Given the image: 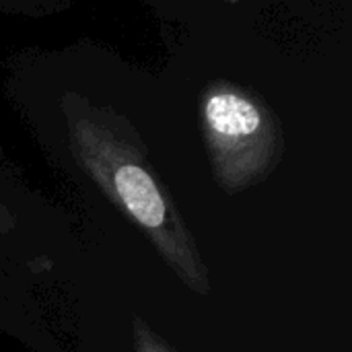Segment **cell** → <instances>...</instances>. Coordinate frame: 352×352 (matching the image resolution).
<instances>
[{
	"label": "cell",
	"instance_id": "obj_1",
	"mask_svg": "<svg viewBox=\"0 0 352 352\" xmlns=\"http://www.w3.org/2000/svg\"><path fill=\"white\" fill-rule=\"evenodd\" d=\"M70 142L80 167L146 233L179 280L208 295V270L196 241L144 151L122 132V122L109 109H89L70 120Z\"/></svg>",
	"mask_w": 352,
	"mask_h": 352
},
{
	"label": "cell",
	"instance_id": "obj_2",
	"mask_svg": "<svg viewBox=\"0 0 352 352\" xmlns=\"http://www.w3.org/2000/svg\"><path fill=\"white\" fill-rule=\"evenodd\" d=\"M200 120L219 186L237 194L264 182L280 163L285 138L274 111L231 80H212L202 93Z\"/></svg>",
	"mask_w": 352,
	"mask_h": 352
},
{
	"label": "cell",
	"instance_id": "obj_3",
	"mask_svg": "<svg viewBox=\"0 0 352 352\" xmlns=\"http://www.w3.org/2000/svg\"><path fill=\"white\" fill-rule=\"evenodd\" d=\"M134 352H179L165 338H161L144 320L134 318Z\"/></svg>",
	"mask_w": 352,
	"mask_h": 352
}]
</instances>
